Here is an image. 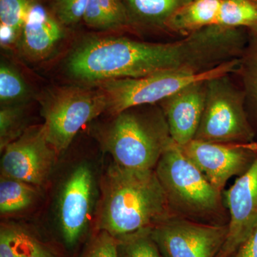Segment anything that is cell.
I'll return each instance as SVG.
<instances>
[{
    "mask_svg": "<svg viewBox=\"0 0 257 257\" xmlns=\"http://www.w3.org/2000/svg\"><path fill=\"white\" fill-rule=\"evenodd\" d=\"M157 177L176 216L198 222L227 224L224 197L174 142L161 157Z\"/></svg>",
    "mask_w": 257,
    "mask_h": 257,
    "instance_id": "cell-3",
    "label": "cell"
},
{
    "mask_svg": "<svg viewBox=\"0 0 257 257\" xmlns=\"http://www.w3.org/2000/svg\"><path fill=\"white\" fill-rule=\"evenodd\" d=\"M229 257H257V222L248 237Z\"/></svg>",
    "mask_w": 257,
    "mask_h": 257,
    "instance_id": "cell-27",
    "label": "cell"
},
{
    "mask_svg": "<svg viewBox=\"0 0 257 257\" xmlns=\"http://www.w3.org/2000/svg\"><path fill=\"white\" fill-rule=\"evenodd\" d=\"M28 127L25 126L23 104L2 105L0 109V150L20 138Z\"/></svg>",
    "mask_w": 257,
    "mask_h": 257,
    "instance_id": "cell-24",
    "label": "cell"
},
{
    "mask_svg": "<svg viewBox=\"0 0 257 257\" xmlns=\"http://www.w3.org/2000/svg\"><path fill=\"white\" fill-rule=\"evenodd\" d=\"M63 37L60 22L41 5L32 2L18 43L22 55L33 62L45 60Z\"/></svg>",
    "mask_w": 257,
    "mask_h": 257,
    "instance_id": "cell-13",
    "label": "cell"
},
{
    "mask_svg": "<svg viewBox=\"0 0 257 257\" xmlns=\"http://www.w3.org/2000/svg\"><path fill=\"white\" fill-rule=\"evenodd\" d=\"M230 75L208 80L205 105L194 140L215 143L254 142L255 130L249 119L244 94Z\"/></svg>",
    "mask_w": 257,
    "mask_h": 257,
    "instance_id": "cell-6",
    "label": "cell"
},
{
    "mask_svg": "<svg viewBox=\"0 0 257 257\" xmlns=\"http://www.w3.org/2000/svg\"><path fill=\"white\" fill-rule=\"evenodd\" d=\"M180 147L208 180L223 192L228 181L240 177L257 159V143H215L193 140Z\"/></svg>",
    "mask_w": 257,
    "mask_h": 257,
    "instance_id": "cell-9",
    "label": "cell"
},
{
    "mask_svg": "<svg viewBox=\"0 0 257 257\" xmlns=\"http://www.w3.org/2000/svg\"><path fill=\"white\" fill-rule=\"evenodd\" d=\"M83 257H119L117 240L106 231H98Z\"/></svg>",
    "mask_w": 257,
    "mask_h": 257,
    "instance_id": "cell-26",
    "label": "cell"
},
{
    "mask_svg": "<svg viewBox=\"0 0 257 257\" xmlns=\"http://www.w3.org/2000/svg\"><path fill=\"white\" fill-rule=\"evenodd\" d=\"M32 3V0H0L2 46L18 45Z\"/></svg>",
    "mask_w": 257,
    "mask_h": 257,
    "instance_id": "cell-20",
    "label": "cell"
},
{
    "mask_svg": "<svg viewBox=\"0 0 257 257\" xmlns=\"http://www.w3.org/2000/svg\"><path fill=\"white\" fill-rule=\"evenodd\" d=\"M251 1L256 2V3H257V0H251Z\"/></svg>",
    "mask_w": 257,
    "mask_h": 257,
    "instance_id": "cell-28",
    "label": "cell"
},
{
    "mask_svg": "<svg viewBox=\"0 0 257 257\" xmlns=\"http://www.w3.org/2000/svg\"><path fill=\"white\" fill-rule=\"evenodd\" d=\"M97 138L114 163L133 170H155L174 143L160 106H134L112 116Z\"/></svg>",
    "mask_w": 257,
    "mask_h": 257,
    "instance_id": "cell-2",
    "label": "cell"
},
{
    "mask_svg": "<svg viewBox=\"0 0 257 257\" xmlns=\"http://www.w3.org/2000/svg\"><path fill=\"white\" fill-rule=\"evenodd\" d=\"M130 13L140 21L165 28L174 15L192 0H124Z\"/></svg>",
    "mask_w": 257,
    "mask_h": 257,
    "instance_id": "cell-18",
    "label": "cell"
},
{
    "mask_svg": "<svg viewBox=\"0 0 257 257\" xmlns=\"http://www.w3.org/2000/svg\"><path fill=\"white\" fill-rule=\"evenodd\" d=\"M37 187L32 184L1 175L0 212L2 215L15 214L28 209L36 201Z\"/></svg>",
    "mask_w": 257,
    "mask_h": 257,
    "instance_id": "cell-19",
    "label": "cell"
},
{
    "mask_svg": "<svg viewBox=\"0 0 257 257\" xmlns=\"http://www.w3.org/2000/svg\"><path fill=\"white\" fill-rule=\"evenodd\" d=\"M216 25L257 32V3L251 0H221Z\"/></svg>",
    "mask_w": 257,
    "mask_h": 257,
    "instance_id": "cell-21",
    "label": "cell"
},
{
    "mask_svg": "<svg viewBox=\"0 0 257 257\" xmlns=\"http://www.w3.org/2000/svg\"><path fill=\"white\" fill-rule=\"evenodd\" d=\"M0 257H60L50 243L25 226L3 223L0 227Z\"/></svg>",
    "mask_w": 257,
    "mask_h": 257,
    "instance_id": "cell-14",
    "label": "cell"
},
{
    "mask_svg": "<svg viewBox=\"0 0 257 257\" xmlns=\"http://www.w3.org/2000/svg\"><path fill=\"white\" fill-rule=\"evenodd\" d=\"M221 0H192L168 20L165 28L186 36L193 32L215 26Z\"/></svg>",
    "mask_w": 257,
    "mask_h": 257,
    "instance_id": "cell-15",
    "label": "cell"
},
{
    "mask_svg": "<svg viewBox=\"0 0 257 257\" xmlns=\"http://www.w3.org/2000/svg\"><path fill=\"white\" fill-rule=\"evenodd\" d=\"M207 82L193 83L159 103L171 137L179 146L195 138L205 105Z\"/></svg>",
    "mask_w": 257,
    "mask_h": 257,
    "instance_id": "cell-12",
    "label": "cell"
},
{
    "mask_svg": "<svg viewBox=\"0 0 257 257\" xmlns=\"http://www.w3.org/2000/svg\"><path fill=\"white\" fill-rule=\"evenodd\" d=\"M223 194L229 219L226 240L216 257L231 256L256 224L257 159Z\"/></svg>",
    "mask_w": 257,
    "mask_h": 257,
    "instance_id": "cell-11",
    "label": "cell"
},
{
    "mask_svg": "<svg viewBox=\"0 0 257 257\" xmlns=\"http://www.w3.org/2000/svg\"><path fill=\"white\" fill-rule=\"evenodd\" d=\"M89 0H55V16L62 25H72L83 20Z\"/></svg>",
    "mask_w": 257,
    "mask_h": 257,
    "instance_id": "cell-25",
    "label": "cell"
},
{
    "mask_svg": "<svg viewBox=\"0 0 257 257\" xmlns=\"http://www.w3.org/2000/svg\"><path fill=\"white\" fill-rule=\"evenodd\" d=\"M152 229L139 231L117 240L119 257H164L155 240Z\"/></svg>",
    "mask_w": 257,
    "mask_h": 257,
    "instance_id": "cell-23",
    "label": "cell"
},
{
    "mask_svg": "<svg viewBox=\"0 0 257 257\" xmlns=\"http://www.w3.org/2000/svg\"><path fill=\"white\" fill-rule=\"evenodd\" d=\"M175 215L155 170L115 164L103 177L96 229L116 239L151 229Z\"/></svg>",
    "mask_w": 257,
    "mask_h": 257,
    "instance_id": "cell-1",
    "label": "cell"
},
{
    "mask_svg": "<svg viewBox=\"0 0 257 257\" xmlns=\"http://www.w3.org/2000/svg\"><path fill=\"white\" fill-rule=\"evenodd\" d=\"M30 90L18 69L2 62L0 65V101L2 105L22 104L30 97Z\"/></svg>",
    "mask_w": 257,
    "mask_h": 257,
    "instance_id": "cell-22",
    "label": "cell"
},
{
    "mask_svg": "<svg viewBox=\"0 0 257 257\" xmlns=\"http://www.w3.org/2000/svg\"><path fill=\"white\" fill-rule=\"evenodd\" d=\"M83 21L94 30H114L126 26L130 14L123 0H89Z\"/></svg>",
    "mask_w": 257,
    "mask_h": 257,
    "instance_id": "cell-16",
    "label": "cell"
},
{
    "mask_svg": "<svg viewBox=\"0 0 257 257\" xmlns=\"http://www.w3.org/2000/svg\"><path fill=\"white\" fill-rule=\"evenodd\" d=\"M240 58L204 72H163L139 78L112 79L94 84L106 99L105 112L114 116L134 106L159 104L193 83L236 73Z\"/></svg>",
    "mask_w": 257,
    "mask_h": 257,
    "instance_id": "cell-4",
    "label": "cell"
},
{
    "mask_svg": "<svg viewBox=\"0 0 257 257\" xmlns=\"http://www.w3.org/2000/svg\"><path fill=\"white\" fill-rule=\"evenodd\" d=\"M3 152L1 175L36 187L46 183L58 156L47 141L44 124L28 127Z\"/></svg>",
    "mask_w": 257,
    "mask_h": 257,
    "instance_id": "cell-8",
    "label": "cell"
},
{
    "mask_svg": "<svg viewBox=\"0 0 257 257\" xmlns=\"http://www.w3.org/2000/svg\"><path fill=\"white\" fill-rule=\"evenodd\" d=\"M235 74L239 77L248 114L257 123V32H250Z\"/></svg>",
    "mask_w": 257,
    "mask_h": 257,
    "instance_id": "cell-17",
    "label": "cell"
},
{
    "mask_svg": "<svg viewBox=\"0 0 257 257\" xmlns=\"http://www.w3.org/2000/svg\"><path fill=\"white\" fill-rule=\"evenodd\" d=\"M47 141L60 155L84 125L105 112L106 99L99 88H55L41 101Z\"/></svg>",
    "mask_w": 257,
    "mask_h": 257,
    "instance_id": "cell-5",
    "label": "cell"
},
{
    "mask_svg": "<svg viewBox=\"0 0 257 257\" xmlns=\"http://www.w3.org/2000/svg\"><path fill=\"white\" fill-rule=\"evenodd\" d=\"M94 194V177L86 164L76 167L64 182L58 204V220L64 244L74 248L87 228Z\"/></svg>",
    "mask_w": 257,
    "mask_h": 257,
    "instance_id": "cell-10",
    "label": "cell"
},
{
    "mask_svg": "<svg viewBox=\"0 0 257 257\" xmlns=\"http://www.w3.org/2000/svg\"><path fill=\"white\" fill-rule=\"evenodd\" d=\"M227 232V224H206L176 215L152 229L164 257H216Z\"/></svg>",
    "mask_w": 257,
    "mask_h": 257,
    "instance_id": "cell-7",
    "label": "cell"
}]
</instances>
